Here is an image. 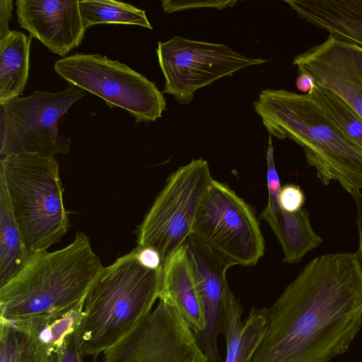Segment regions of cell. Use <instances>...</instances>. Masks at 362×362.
Returning <instances> with one entry per match:
<instances>
[{
    "label": "cell",
    "instance_id": "6da1fadb",
    "mask_svg": "<svg viewBox=\"0 0 362 362\" xmlns=\"http://www.w3.org/2000/svg\"><path fill=\"white\" fill-rule=\"evenodd\" d=\"M362 327V269L356 253L310 261L269 308L250 362H329Z\"/></svg>",
    "mask_w": 362,
    "mask_h": 362
},
{
    "label": "cell",
    "instance_id": "7a4b0ae2",
    "mask_svg": "<svg viewBox=\"0 0 362 362\" xmlns=\"http://www.w3.org/2000/svg\"><path fill=\"white\" fill-rule=\"evenodd\" d=\"M104 267L81 231L63 249L32 254L25 267L0 287V321L48 320L83 306Z\"/></svg>",
    "mask_w": 362,
    "mask_h": 362
},
{
    "label": "cell",
    "instance_id": "3957f363",
    "mask_svg": "<svg viewBox=\"0 0 362 362\" xmlns=\"http://www.w3.org/2000/svg\"><path fill=\"white\" fill-rule=\"evenodd\" d=\"M269 135L300 145L323 185L336 180L351 195L362 189V146L332 122L310 93L264 89L253 103Z\"/></svg>",
    "mask_w": 362,
    "mask_h": 362
},
{
    "label": "cell",
    "instance_id": "277c9868",
    "mask_svg": "<svg viewBox=\"0 0 362 362\" xmlns=\"http://www.w3.org/2000/svg\"><path fill=\"white\" fill-rule=\"evenodd\" d=\"M136 247L103 267L83 303L76 330L83 356H98L138 325L159 298L162 268L141 264Z\"/></svg>",
    "mask_w": 362,
    "mask_h": 362
},
{
    "label": "cell",
    "instance_id": "5b68a950",
    "mask_svg": "<svg viewBox=\"0 0 362 362\" xmlns=\"http://www.w3.org/2000/svg\"><path fill=\"white\" fill-rule=\"evenodd\" d=\"M0 165V179L29 251L47 250L60 242L70 223L57 160L38 154L11 155L2 158Z\"/></svg>",
    "mask_w": 362,
    "mask_h": 362
},
{
    "label": "cell",
    "instance_id": "8992f818",
    "mask_svg": "<svg viewBox=\"0 0 362 362\" xmlns=\"http://www.w3.org/2000/svg\"><path fill=\"white\" fill-rule=\"evenodd\" d=\"M54 69L63 79L100 97L110 108L127 110L135 123L153 122L166 109L163 93L153 82L106 56L76 53L56 61Z\"/></svg>",
    "mask_w": 362,
    "mask_h": 362
},
{
    "label": "cell",
    "instance_id": "52a82bcc",
    "mask_svg": "<svg viewBox=\"0 0 362 362\" xmlns=\"http://www.w3.org/2000/svg\"><path fill=\"white\" fill-rule=\"evenodd\" d=\"M212 180L203 158L172 173L138 226L136 247L154 249L163 264L192 234L200 204Z\"/></svg>",
    "mask_w": 362,
    "mask_h": 362
},
{
    "label": "cell",
    "instance_id": "ba28073f",
    "mask_svg": "<svg viewBox=\"0 0 362 362\" xmlns=\"http://www.w3.org/2000/svg\"><path fill=\"white\" fill-rule=\"evenodd\" d=\"M86 94L72 84L59 92L37 90L1 105V147L4 157L38 154L54 157L66 154L71 141L58 134L59 120Z\"/></svg>",
    "mask_w": 362,
    "mask_h": 362
},
{
    "label": "cell",
    "instance_id": "9c48e42d",
    "mask_svg": "<svg viewBox=\"0 0 362 362\" xmlns=\"http://www.w3.org/2000/svg\"><path fill=\"white\" fill-rule=\"evenodd\" d=\"M192 234L235 265H255L265 245L252 207L213 179L197 211Z\"/></svg>",
    "mask_w": 362,
    "mask_h": 362
},
{
    "label": "cell",
    "instance_id": "30bf717a",
    "mask_svg": "<svg viewBox=\"0 0 362 362\" xmlns=\"http://www.w3.org/2000/svg\"><path fill=\"white\" fill-rule=\"evenodd\" d=\"M156 53L165 78L163 93L188 105L194 93L224 76L268 62L240 54L224 44L193 40L175 35L158 44Z\"/></svg>",
    "mask_w": 362,
    "mask_h": 362
},
{
    "label": "cell",
    "instance_id": "8fae6325",
    "mask_svg": "<svg viewBox=\"0 0 362 362\" xmlns=\"http://www.w3.org/2000/svg\"><path fill=\"white\" fill-rule=\"evenodd\" d=\"M102 362H208L194 332L162 299L132 331L103 354Z\"/></svg>",
    "mask_w": 362,
    "mask_h": 362
},
{
    "label": "cell",
    "instance_id": "7c38bea8",
    "mask_svg": "<svg viewBox=\"0 0 362 362\" xmlns=\"http://www.w3.org/2000/svg\"><path fill=\"white\" fill-rule=\"evenodd\" d=\"M298 72L335 93L362 118V48L328 36L293 58Z\"/></svg>",
    "mask_w": 362,
    "mask_h": 362
},
{
    "label": "cell",
    "instance_id": "4fadbf2b",
    "mask_svg": "<svg viewBox=\"0 0 362 362\" xmlns=\"http://www.w3.org/2000/svg\"><path fill=\"white\" fill-rule=\"evenodd\" d=\"M184 245L194 275L206 321L204 330L194 335L208 362H221L218 341L222 333L223 300L230 289L226 273L235 264L193 234Z\"/></svg>",
    "mask_w": 362,
    "mask_h": 362
},
{
    "label": "cell",
    "instance_id": "5bb4252c",
    "mask_svg": "<svg viewBox=\"0 0 362 362\" xmlns=\"http://www.w3.org/2000/svg\"><path fill=\"white\" fill-rule=\"evenodd\" d=\"M20 26L52 53L64 57L82 42L84 27L78 0H17Z\"/></svg>",
    "mask_w": 362,
    "mask_h": 362
},
{
    "label": "cell",
    "instance_id": "9a60e30c",
    "mask_svg": "<svg viewBox=\"0 0 362 362\" xmlns=\"http://www.w3.org/2000/svg\"><path fill=\"white\" fill-rule=\"evenodd\" d=\"M158 299L173 305L194 334L204 330V310L184 244L163 264Z\"/></svg>",
    "mask_w": 362,
    "mask_h": 362
},
{
    "label": "cell",
    "instance_id": "2e32d148",
    "mask_svg": "<svg viewBox=\"0 0 362 362\" xmlns=\"http://www.w3.org/2000/svg\"><path fill=\"white\" fill-rule=\"evenodd\" d=\"M298 16L362 48V0H285Z\"/></svg>",
    "mask_w": 362,
    "mask_h": 362
},
{
    "label": "cell",
    "instance_id": "e0dca14e",
    "mask_svg": "<svg viewBox=\"0 0 362 362\" xmlns=\"http://www.w3.org/2000/svg\"><path fill=\"white\" fill-rule=\"evenodd\" d=\"M243 308L230 288L223 307L222 333L226 342L224 362H250L266 332L269 308H253L242 320Z\"/></svg>",
    "mask_w": 362,
    "mask_h": 362
},
{
    "label": "cell",
    "instance_id": "ac0fdd59",
    "mask_svg": "<svg viewBox=\"0 0 362 362\" xmlns=\"http://www.w3.org/2000/svg\"><path fill=\"white\" fill-rule=\"evenodd\" d=\"M279 241L284 262L298 263L306 253L320 246L322 239L313 230L309 214L305 209L295 212L283 210L279 204H267L259 214Z\"/></svg>",
    "mask_w": 362,
    "mask_h": 362
},
{
    "label": "cell",
    "instance_id": "d6986e66",
    "mask_svg": "<svg viewBox=\"0 0 362 362\" xmlns=\"http://www.w3.org/2000/svg\"><path fill=\"white\" fill-rule=\"evenodd\" d=\"M31 38L11 30L0 39V105L18 97L26 85Z\"/></svg>",
    "mask_w": 362,
    "mask_h": 362
},
{
    "label": "cell",
    "instance_id": "ffe728a7",
    "mask_svg": "<svg viewBox=\"0 0 362 362\" xmlns=\"http://www.w3.org/2000/svg\"><path fill=\"white\" fill-rule=\"evenodd\" d=\"M32 254L15 219L6 185L0 179V287L25 267Z\"/></svg>",
    "mask_w": 362,
    "mask_h": 362
},
{
    "label": "cell",
    "instance_id": "44dd1931",
    "mask_svg": "<svg viewBox=\"0 0 362 362\" xmlns=\"http://www.w3.org/2000/svg\"><path fill=\"white\" fill-rule=\"evenodd\" d=\"M0 322L1 362H56V353L36 335Z\"/></svg>",
    "mask_w": 362,
    "mask_h": 362
},
{
    "label": "cell",
    "instance_id": "7402d4cb",
    "mask_svg": "<svg viewBox=\"0 0 362 362\" xmlns=\"http://www.w3.org/2000/svg\"><path fill=\"white\" fill-rule=\"evenodd\" d=\"M85 28L103 23L139 25L153 30L144 10L113 0H78Z\"/></svg>",
    "mask_w": 362,
    "mask_h": 362
},
{
    "label": "cell",
    "instance_id": "603a6c76",
    "mask_svg": "<svg viewBox=\"0 0 362 362\" xmlns=\"http://www.w3.org/2000/svg\"><path fill=\"white\" fill-rule=\"evenodd\" d=\"M308 93L332 122L362 146V118L347 103L329 90L316 85Z\"/></svg>",
    "mask_w": 362,
    "mask_h": 362
},
{
    "label": "cell",
    "instance_id": "cb8c5ba5",
    "mask_svg": "<svg viewBox=\"0 0 362 362\" xmlns=\"http://www.w3.org/2000/svg\"><path fill=\"white\" fill-rule=\"evenodd\" d=\"M237 2L236 0H163L161 1V6L164 12L170 13L199 8L223 9L234 6Z\"/></svg>",
    "mask_w": 362,
    "mask_h": 362
},
{
    "label": "cell",
    "instance_id": "d4e9b609",
    "mask_svg": "<svg viewBox=\"0 0 362 362\" xmlns=\"http://www.w3.org/2000/svg\"><path fill=\"white\" fill-rule=\"evenodd\" d=\"M267 182L269 193L268 204L276 205L279 203V194L281 188L279 177L275 167L274 157V146L272 136H269L268 146L267 151Z\"/></svg>",
    "mask_w": 362,
    "mask_h": 362
},
{
    "label": "cell",
    "instance_id": "484cf974",
    "mask_svg": "<svg viewBox=\"0 0 362 362\" xmlns=\"http://www.w3.org/2000/svg\"><path fill=\"white\" fill-rule=\"evenodd\" d=\"M305 202V195L300 187L288 184L283 186L279 194L280 207L288 212H295L300 209Z\"/></svg>",
    "mask_w": 362,
    "mask_h": 362
},
{
    "label": "cell",
    "instance_id": "4316f807",
    "mask_svg": "<svg viewBox=\"0 0 362 362\" xmlns=\"http://www.w3.org/2000/svg\"><path fill=\"white\" fill-rule=\"evenodd\" d=\"M56 362H83V356L79 350L76 332L57 352Z\"/></svg>",
    "mask_w": 362,
    "mask_h": 362
},
{
    "label": "cell",
    "instance_id": "83f0119b",
    "mask_svg": "<svg viewBox=\"0 0 362 362\" xmlns=\"http://www.w3.org/2000/svg\"><path fill=\"white\" fill-rule=\"evenodd\" d=\"M138 257L142 264L148 268L157 269L162 268L163 262L159 253L153 248H138Z\"/></svg>",
    "mask_w": 362,
    "mask_h": 362
},
{
    "label": "cell",
    "instance_id": "f1b7e54d",
    "mask_svg": "<svg viewBox=\"0 0 362 362\" xmlns=\"http://www.w3.org/2000/svg\"><path fill=\"white\" fill-rule=\"evenodd\" d=\"M12 3L11 0H0V39L11 32L8 24L11 19Z\"/></svg>",
    "mask_w": 362,
    "mask_h": 362
},
{
    "label": "cell",
    "instance_id": "f546056e",
    "mask_svg": "<svg viewBox=\"0 0 362 362\" xmlns=\"http://www.w3.org/2000/svg\"><path fill=\"white\" fill-rule=\"evenodd\" d=\"M355 200L357 211L356 223L358 230V249L356 255L362 269V193L358 192L352 196Z\"/></svg>",
    "mask_w": 362,
    "mask_h": 362
},
{
    "label": "cell",
    "instance_id": "4dcf8cb0",
    "mask_svg": "<svg viewBox=\"0 0 362 362\" xmlns=\"http://www.w3.org/2000/svg\"><path fill=\"white\" fill-rule=\"evenodd\" d=\"M315 86L313 78L306 73H299L296 78L298 89L305 94L310 93Z\"/></svg>",
    "mask_w": 362,
    "mask_h": 362
}]
</instances>
